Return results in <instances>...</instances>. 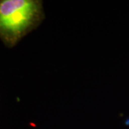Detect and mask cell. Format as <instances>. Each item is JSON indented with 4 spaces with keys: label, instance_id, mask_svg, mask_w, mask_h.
<instances>
[{
    "label": "cell",
    "instance_id": "1",
    "mask_svg": "<svg viewBox=\"0 0 129 129\" xmlns=\"http://www.w3.org/2000/svg\"><path fill=\"white\" fill-rule=\"evenodd\" d=\"M44 18L42 1L1 0L0 38L6 45H16L41 23Z\"/></svg>",
    "mask_w": 129,
    "mask_h": 129
}]
</instances>
